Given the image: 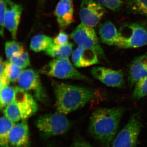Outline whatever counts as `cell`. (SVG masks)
Masks as SVG:
<instances>
[{"label": "cell", "instance_id": "cell-1", "mask_svg": "<svg viewBox=\"0 0 147 147\" xmlns=\"http://www.w3.org/2000/svg\"><path fill=\"white\" fill-rule=\"evenodd\" d=\"M124 113V108L117 107L98 108L92 113L89 131L100 146L111 147Z\"/></svg>", "mask_w": 147, "mask_h": 147}, {"label": "cell", "instance_id": "cell-2", "mask_svg": "<svg viewBox=\"0 0 147 147\" xmlns=\"http://www.w3.org/2000/svg\"><path fill=\"white\" fill-rule=\"evenodd\" d=\"M54 90L57 110L64 115L84 107L96 97L92 89L63 83H55Z\"/></svg>", "mask_w": 147, "mask_h": 147}, {"label": "cell", "instance_id": "cell-3", "mask_svg": "<svg viewBox=\"0 0 147 147\" xmlns=\"http://www.w3.org/2000/svg\"><path fill=\"white\" fill-rule=\"evenodd\" d=\"M44 139L63 134L71 127L70 122L64 114L58 113L40 116L35 123Z\"/></svg>", "mask_w": 147, "mask_h": 147}, {"label": "cell", "instance_id": "cell-4", "mask_svg": "<svg viewBox=\"0 0 147 147\" xmlns=\"http://www.w3.org/2000/svg\"><path fill=\"white\" fill-rule=\"evenodd\" d=\"M119 32L120 48H136L147 45V26L144 22L124 24Z\"/></svg>", "mask_w": 147, "mask_h": 147}, {"label": "cell", "instance_id": "cell-5", "mask_svg": "<svg viewBox=\"0 0 147 147\" xmlns=\"http://www.w3.org/2000/svg\"><path fill=\"white\" fill-rule=\"evenodd\" d=\"M40 73L60 79H71L89 82V79L74 68L67 59H56L42 67Z\"/></svg>", "mask_w": 147, "mask_h": 147}, {"label": "cell", "instance_id": "cell-6", "mask_svg": "<svg viewBox=\"0 0 147 147\" xmlns=\"http://www.w3.org/2000/svg\"><path fill=\"white\" fill-rule=\"evenodd\" d=\"M142 127L141 115L139 113H134L117 134L110 147H136Z\"/></svg>", "mask_w": 147, "mask_h": 147}, {"label": "cell", "instance_id": "cell-7", "mask_svg": "<svg viewBox=\"0 0 147 147\" xmlns=\"http://www.w3.org/2000/svg\"><path fill=\"white\" fill-rule=\"evenodd\" d=\"M70 36L78 46L93 50L99 57L107 60L93 28L81 24L74 30Z\"/></svg>", "mask_w": 147, "mask_h": 147}, {"label": "cell", "instance_id": "cell-8", "mask_svg": "<svg viewBox=\"0 0 147 147\" xmlns=\"http://www.w3.org/2000/svg\"><path fill=\"white\" fill-rule=\"evenodd\" d=\"M18 87L32 94L36 100L45 101L47 98L38 74L31 69H24L18 78Z\"/></svg>", "mask_w": 147, "mask_h": 147}, {"label": "cell", "instance_id": "cell-9", "mask_svg": "<svg viewBox=\"0 0 147 147\" xmlns=\"http://www.w3.org/2000/svg\"><path fill=\"white\" fill-rule=\"evenodd\" d=\"M106 13L104 7L94 0H82L79 17L81 24L94 28Z\"/></svg>", "mask_w": 147, "mask_h": 147}, {"label": "cell", "instance_id": "cell-10", "mask_svg": "<svg viewBox=\"0 0 147 147\" xmlns=\"http://www.w3.org/2000/svg\"><path fill=\"white\" fill-rule=\"evenodd\" d=\"M92 75L104 85L113 88H122L124 85L123 73L103 67H95L91 69Z\"/></svg>", "mask_w": 147, "mask_h": 147}, {"label": "cell", "instance_id": "cell-11", "mask_svg": "<svg viewBox=\"0 0 147 147\" xmlns=\"http://www.w3.org/2000/svg\"><path fill=\"white\" fill-rule=\"evenodd\" d=\"M14 88L15 97L13 102L19 108L22 120L27 119L36 113L37 104L30 94L18 86L15 87Z\"/></svg>", "mask_w": 147, "mask_h": 147}, {"label": "cell", "instance_id": "cell-12", "mask_svg": "<svg viewBox=\"0 0 147 147\" xmlns=\"http://www.w3.org/2000/svg\"><path fill=\"white\" fill-rule=\"evenodd\" d=\"M23 7L11 0H5V27L10 33L13 39H16Z\"/></svg>", "mask_w": 147, "mask_h": 147}, {"label": "cell", "instance_id": "cell-13", "mask_svg": "<svg viewBox=\"0 0 147 147\" xmlns=\"http://www.w3.org/2000/svg\"><path fill=\"white\" fill-rule=\"evenodd\" d=\"M30 131L27 119L22 120L15 124L11 130L9 137L10 147H29Z\"/></svg>", "mask_w": 147, "mask_h": 147}, {"label": "cell", "instance_id": "cell-14", "mask_svg": "<svg viewBox=\"0 0 147 147\" xmlns=\"http://www.w3.org/2000/svg\"><path fill=\"white\" fill-rule=\"evenodd\" d=\"M147 75V53L134 58L129 67V86L132 89L139 80Z\"/></svg>", "mask_w": 147, "mask_h": 147}, {"label": "cell", "instance_id": "cell-15", "mask_svg": "<svg viewBox=\"0 0 147 147\" xmlns=\"http://www.w3.org/2000/svg\"><path fill=\"white\" fill-rule=\"evenodd\" d=\"M74 13L73 0H60L54 12L60 28H65L73 23Z\"/></svg>", "mask_w": 147, "mask_h": 147}, {"label": "cell", "instance_id": "cell-16", "mask_svg": "<svg viewBox=\"0 0 147 147\" xmlns=\"http://www.w3.org/2000/svg\"><path fill=\"white\" fill-rule=\"evenodd\" d=\"M98 56L93 50L78 47L72 52V61L77 67H84L99 63Z\"/></svg>", "mask_w": 147, "mask_h": 147}, {"label": "cell", "instance_id": "cell-17", "mask_svg": "<svg viewBox=\"0 0 147 147\" xmlns=\"http://www.w3.org/2000/svg\"><path fill=\"white\" fill-rule=\"evenodd\" d=\"M98 32L103 43L118 47L120 41V34L115 25L110 21L103 22L99 25Z\"/></svg>", "mask_w": 147, "mask_h": 147}, {"label": "cell", "instance_id": "cell-18", "mask_svg": "<svg viewBox=\"0 0 147 147\" xmlns=\"http://www.w3.org/2000/svg\"><path fill=\"white\" fill-rule=\"evenodd\" d=\"M73 44L68 43L59 45L53 44L45 51L47 55L55 59H67L72 52Z\"/></svg>", "mask_w": 147, "mask_h": 147}, {"label": "cell", "instance_id": "cell-19", "mask_svg": "<svg viewBox=\"0 0 147 147\" xmlns=\"http://www.w3.org/2000/svg\"><path fill=\"white\" fill-rule=\"evenodd\" d=\"M53 43V39L50 37L44 34H38L32 38L30 47L34 52L45 51Z\"/></svg>", "mask_w": 147, "mask_h": 147}, {"label": "cell", "instance_id": "cell-20", "mask_svg": "<svg viewBox=\"0 0 147 147\" xmlns=\"http://www.w3.org/2000/svg\"><path fill=\"white\" fill-rule=\"evenodd\" d=\"M15 123L5 116L0 120V145L1 147H9V137L11 130L15 125Z\"/></svg>", "mask_w": 147, "mask_h": 147}, {"label": "cell", "instance_id": "cell-21", "mask_svg": "<svg viewBox=\"0 0 147 147\" xmlns=\"http://www.w3.org/2000/svg\"><path fill=\"white\" fill-rule=\"evenodd\" d=\"M125 2L129 12L147 18V0H125Z\"/></svg>", "mask_w": 147, "mask_h": 147}, {"label": "cell", "instance_id": "cell-22", "mask_svg": "<svg viewBox=\"0 0 147 147\" xmlns=\"http://www.w3.org/2000/svg\"><path fill=\"white\" fill-rule=\"evenodd\" d=\"M1 108L3 110L5 108L12 103L15 97V88L9 86L3 87L1 89Z\"/></svg>", "mask_w": 147, "mask_h": 147}, {"label": "cell", "instance_id": "cell-23", "mask_svg": "<svg viewBox=\"0 0 147 147\" xmlns=\"http://www.w3.org/2000/svg\"><path fill=\"white\" fill-rule=\"evenodd\" d=\"M147 96V75L139 80L134 87L131 98L139 100Z\"/></svg>", "mask_w": 147, "mask_h": 147}, {"label": "cell", "instance_id": "cell-24", "mask_svg": "<svg viewBox=\"0 0 147 147\" xmlns=\"http://www.w3.org/2000/svg\"><path fill=\"white\" fill-rule=\"evenodd\" d=\"M22 71V68L12 63L10 61H6L4 73L10 82L14 83L18 81Z\"/></svg>", "mask_w": 147, "mask_h": 147}, {"label": "cell", "instance_id": "cell-25", "mask_svg": "<svg viewBox=\"0 0 147 147\" xmlns=\"http://www.w3.org/2000/svg\"><path fill=\"white\" fill-rule=\"evenodd\" d=\"M5 116L13 122L22 120L21 113L18 106L13 102L7 106L3 110Z\"/></svg>", "mask_w": 147, "mask_h": 147}, {"label": "cell", "instance_id": "cell-26", "mask_svg": "<svg viewBox=\"0 0 147 147\" xmlns=\"http://www.w3.org/2000/svg\"><path fill=\"white\" fill-rule=\"evenodd\" d=\"M25 51L24 45L15 40L7 41L5 43V53L7 58L10 59L13 54L21 53Z\"/></svg>", "mask_w": 147, "mask_h": 147}, {"label": "cell", "instance_id": "cell-27", "mask_svg": "<svg viewBox=\"0 0 147 147\" xmlns=\"http://www.w3.org/2000/svg\"><path fill=\"white\" fill-rule=\"evenodd\" d=\"M96 1L104 7L113 11L118 10L123 5L122 0H96Z\"/></svg>", "mask_w": 147, "mask_h": 147}, {"label": "cell", "instance_id": "cell-28", "mask_svg": "<svg viewBox=\"0 0 147 147\" xmlns=\"http://www.w3.org/2000/svg\"><path fill=\"white\" fill-rule=\"evenodd\" d=\"M5 13V0H0V34L2 36L4 34Z\"/></svg>", "mask_w": 147, "mask_h": 147}, {"label": "cell", "instance_id": "cell-29", "mask_svg": "<svg viewBox=\"0 0 147 147\" xmlns=\"http://www.w3.org/2000/svg\"><path fill=\"white\" fill-rule=\"evenodd\" d=\"M9 61L22 69L26 68L30 65V63L28 62L21 57L20 53L13 54Z\"/></svg>", "mask_w": 147, "mask_h": 147}, {"label": "cell", "instance_id": "cell-30", "mask_svg": "<svg viewBox=\"0 0 147 147\" xmlns=\"http://www.w3.org/2000/svg\"><path fill=\"white\" fill-rule=\"evenodd\" d=\"M69 36L65 32L61 31L53 39V42L56 45H63L68 43Z\"/></svg>", "mask_w": 147, "mask_h": 147}, {"label": "cell", "instance_id": "cell-31", "mask_svg": "<svg viewBox=\"0 0 147 147\" xmlns=\"http://www.w3.org/2000/svg\"><path fill=\"white\" fill-rule=\"evenodd\" d=\"M69 147H94L88 142L82 138L76 139Z\"/></svg>", "mask_w": 147, "mask_h": 147}, {"label": "cell", "instance_id": "cell-32", "mask_svg": "<svg viewBox=\"0 0 147 147\" xmlns=\"http://www.w3.org/2000/svg\"><path fill=\"white\" fill-rule=\"evenodd\" d=\"M10 81L8 79L7 76L4 73L1 74L0 75V86L1 89L4 87L9 86L10 83Z\"/></svg>", "mask_w": 147, "mask_h": 147}, {"label": "cell", "instance_id": "cell-33", "mask_svg": "<svg viewBox=\"0 0 147 147\" xmlns=\"http://www.w3.org/2000/svg\"><path fill=\"white\" fill-rule=\"evenodd\" d=\"M0 65H0V73L1 74L4 73L6 65V61H4L2 57L1 58Z\"/></svg>", "mask_w": 147, "mask_h": 147}, {"label": "cell", "instance_id": "cell-34", "mask_svg": "<svg viewBox=\"0 0 147 147\" xmlns=\"http://www.w3.org/2000/svg\"><path fill=\"white\" fill-rule=\"evenodd\" d=\"M42 1H43V0H42Z\"/></svg>", "mask_w": 147, "mask_h": 147}, {"label": "cell", "instance_id": "cell-35", "mask_svg": "<svg viewBox=\"0 0 147 147\" xmlns=\"http://www.w3.org/2000/svg\"></svg>", "mask_w": 147, "mask_h": 147}]
</instances>
